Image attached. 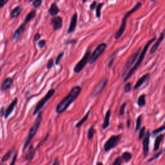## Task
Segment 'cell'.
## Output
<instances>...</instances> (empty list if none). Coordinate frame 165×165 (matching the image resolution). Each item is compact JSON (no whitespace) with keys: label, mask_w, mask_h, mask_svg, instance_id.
I'll return each instance as SVG.
<instances>
[{"label":"cell","mask_w":165,"mask_h":165,"mask_svg":"<svg viewBox=\"0 0 165 165\" xmlns=\"http://www.w3.org/2000/svg\"><path fill=\"white\" fill-rule=\"evenodd\" d=\"M131 88H132V83H127L126 84H125V86H124V92H129L130 90H131Z\"/></svg>","instance_id":"d590c367"},{"label":"cell","mask_w":165,"mask_h":165,"mask_svg":"<svg viewBox=\"0 0 165 165\" xmlns=\"http://www.w3.org/2000/svg\"><path fill=\"white\" fill-rule=\"evenodd\" d=\"M96 165H103V164H102V163H101V162H98V163H97Z\"/></svg>","instance_id":"681fc988"},{"label":"cell","mask_w":165,"mask_h":165,"mask_svg":"<svg viewBox=\"0 0 165 165\" xmlns=\"http://www.w3.org/2000/svg\"><path fill=\"white\" fill-rule=\"evenodd\" d=\"M48 14L50 16H54L59 14L60 12V9L58 8V7H57L56 3L53 2L51 4L50 8H48Z\"/></svg>","instance_id":"d6986e66"},{"label":"cell","mask_w":165,"mask_h":165,"mask_svg":"<svg viewBox=\"0 0 165 165\" xmlns=\"http://www.w3.org/2000/svg\"><path fill=\"white\" fill-rule=\"evenodd\" d=\"M94 133H95V129L93 128V126H92L90 128L88 129V139L89 140L92 139L93 136H94Z\"/></svg>","instance_id":"f1b7e54d"},{"label":"cell","mask_w":165,"mask_h":165,"mask_svg":"<svg viewBox=\"0 0 165 165\" xmlns=\"http://www.w3.org/2000/svg\"><path fill=\"white\" fill-rule=\"evenodd\" d=\"M17 152H16L15 154H14V156L13 157V159H12V160L11 164L9 165H15L16 161L17 160Z\"/></svg>","instance_id":"b9f144b4"},{"label":"cell","mask_w":165,"mask_h":165,"mask_svg":"<svg viewBox=\"0 0 165 165\" xmlns=\"http://www.w3.org/2000/svg\"><path fill=\"white\" fill-rule=\"evenodd\" d=\"M141 52V48H139V50H137L136 52L132 53V54L130 56V57H129V58L128 59L127 61L126 62L125 65H124L123 70L121 71V75L123 77L126 74L128 73L129 71H130V69L131 68V66L133 65V63H134V62L136 61L137 57L139 56Z\"/></svg>","instance_id":"5b68a950"},{"label":"cell","mask_w":165,"mask_h":165,"mask_svg":"<svg viewBox=\"0 0 165 165\" xmlns=\"http://www.w3.org/2000/svg\"><path fill=\"white\" fill-rule=\"evenodd\" d=\"M8 2V0H0V9L5 5V4L7 3Z\"/></svg>","instance_id":"7bdbcfd3"},{"label":"cell","mask_w":165,"mask_h":165,"mask_svg":"<svg viewBox=\"0 0 165 165\" xmlns=\"http://www.w3.org/2000/svg\"><path fill=\"white\" fill-rule=\"evenodd\" d=\"M17 103V98L16 97L15 99L11 102V103L7 107V110L5 111V119H8V118L10 116V115L12 114L13 110H14L15 107L16 106Z\"/></svg>","instance_id":"e0dca14e"},{"label":"cell","mask_w":165,"mask_h":165,"mask_svg":"<svg viewBox=\"0 0 165 165\" xmlns=\"http://www.w3.org/2000/svg\"><path fill=\"white\" fill-rule=\"evenodd\" d=\"M90 56H91V51L90 49L88 48L87 52H85V53H84V56L81 58V60L79 61L78 63L74 66V72L75 73H79L81 71H82L84 69L87 64L88 63Z\"/></svg>","instance_id":"52a82bcc"},{"label":"cell","mask_w":165,"mask_h":165,"mask_svg":"<svg viewBox=\"0 0 165 165\" xmlns=\"http://www.w3.org/2000/svg\"><path fill=\"white\" fill-rule=\"evenodd\" d=\"M149 76H150V74L148 73H147V74H145L144 75H142V76L137 81L133 89H134V90H137V88H139L140 87H141L142 84L145 83V82L146 81V80L149 78Z\"/></svg>","instance_id":"ffe728a7"},{"label":"cell","mask_w":165,"mask_h":165,"mask_svg":"<svg viewBox=\"0 0 165 165\" xmlns=\"http://www.w3.org/2000/svg\"><path fill=\"white\" fill-rule=\"evenodd\" d=\"M142 123V115H139L137 118L136 121V131H138L141 129V126Z\"/></svg>","instance_id":"4dcf8cb0"},{"label":"cell","mask_w":165,"mask_h":165,"mask_svg":"<svg viewBox=\"0 0 165 165\" xmlns=\"http://www.w3.org/2000/svg\"><path fill=\"white\" fill-rule=\"evenodd\" d=\"M42 115H43V112H40L38 114L36 119H35V122L32 125V127L30 128L29 132L28 133V136L26 138V140L25 141V143L23 145V150H25L26 148H27L29 144L30 143L31 141H32L34 137L35 136V134H36V133L38 130V129L40 127V124H41V123L42 121Z\"/></svg>","instance_id":"7a4b0ae2"},{"label":"cell","mask_w":165,"mask_h":165,"mask_svg":"<svg viewBox=\"0 0 165 165\" xmlns=\"http://www.w3.org/2000/svg\"><path fill=\"white\" fill-rule=\"evenodd\" d=\"M164 123H165V121H164Z\"/></svg>","instance_id":"f907efd6"},{"label":"cell","mask_w":165,"mask_h":165,"mask_svg":"<svg viewBox=\"0 0 165 165\" xmlns=\"http://www.w3.org/2000/svg\"><path fill=\"white\" fill-rule=\"evenodd\" d=\"M163 138H164L163 135H160L158 137H157V138L155 139V143H154V149L155 151L159 150L160 144V142H161V141H163Z\"/></svg>","instance_id":"d4e9b609"},{"label":"cell","mask_w":165,"mask_h":165,"mask_svg":"<svg viewBox=\"0 0 165 165\" xmlns=\"http://www.w3.org/2000/svg\"><path fill=\"white\" fill-rule=\"evenodd\" d=\"M161 154H162V151H160L159 153H158V154H155V155L153 156L152 158H151L150 159H149V160H148V161H152L153 160L156 159H157V157H159V155H161Z\"/></svg>","instance_id":"ee69618b"},{"label":"cell","mask_w":165,"mask_h":165,"mask_svg":"<svg viewBox=\"0 0 165 165\" xmlns=\"http://www.w3.org/2000/svg\"><path fill=\"white\" fill-rule=\"evenodd\" d=\"M53 66V59L49 60L48 61V63L47 65V69L48 70H50Z\"/></svg>","instance_id":"ab89813d"},{"label":"cell","mask_w":165,"mask_h":165,"mask_svg":"<svg viewBox=\"0 0 165 165\" xmlns=\"http://www.w3.org/2000/svg\"><path fill=\"white\" fill-rule=\"evenodd\" d=\"M164 150H165V148H164Z\"/></svg>","instance_id":"816d5d0a"},{"label":"cell","mask_w":165,"mask_h":165,"mask_svg":"<svg viewBox=\"0 0 165 165\" xmlns=\"http://www.w3.org/2000/svg\"><path fill=\"white\" fill-rule=\"evenodd\" d=\"M35 16H36V11H35V9H33L29 13L27 16H26L23 23L26 25L28 23H29L31 20H33L35 17Z\"/></svg>","instance_id":"cb8c5ba5"},{"label":"cell","mask_w":165,"mask_h":165,"mask_svg":"<svg viewBox=\"0 0 165 165\" xmlns=\"http://www.w3.org/2000/svg\"><path fill=\"white\" fill-rule=\"evenodd\" d=\"M155 37L152 38L151 39H150V41H148V43L146 44V45L145 46L143 50H142V51L141 52L140 55L139 56V58H138V60H137V62L136 63L134 66H133V67L131 70H130V71H129L127 75L126 78L124 79V81H127L128 79H130L132 77V75L135 73V72L137 70V69L139 67V66L142 63V60H143V59L145 58L146 53L147 50H148L149 47L151 45V44L155 41Z\"/></svg>","instance_id":"3957f363"},{"label":"cell","mask_w":165,"mask_h":165,"mask_svg":"<svg viewBox=\"0 0 165 165\" xmlns=\"http://www.w3.org/2000/svg\"><path fill=\"white\" fill-rule=\"evenodd\" d=\"M145 130H146V128L145 127H143L140 129L139 134V139H142V138L144 137L145 135Z\"/></svg>","instance_id":"836d02e7"},{"label":"cell","mask_w":165,"mask_h":165,"mask_svg":"<svg viewBox=\"0 0 165 165\" xmlns=\"http://www.w3.org/2000/svg\"><path fill=\"white\" fill-rule=\"evenodd\" d=\"M81 92V88L79 86H75L72 88L69 94L64 97L57 105L56 112L57 114H60L67 110L69 106L77 99V97Z\"/></svg>","instance_id":"6da1fadb"},{"label":"cell","mask_w":165,"mask_h":165,"mask_svg":"<svg viewBox=\"0 0 165 165\" xmlns=\"http://www.w3.org/2000/svg\"><path fill=\"white\" fill-rule=\"evenodd\" d=\"M41 38V35L39 33H36L34 36V41H38Z\"/></svg>","instance_id":"f6af8a7d"},{"label":"cell","mask_w":165,"mask_h":165,"mask_svg":"<svg viewBox=\"0 0 165 165\" xmlns=\"http://www.w3.org/2000/svg\"><path fill=\"white\" fill-rule=\"evenodd\" d=\"M123 162V159L121 157H118L116 159L114 160V163H112V165H121Z\"/></svg>","instance_id":"8d00e7d4"},{"label":"cell","mask_w":165,"mask_h":165,"mask_svg":"<svg viewBox=\"0 0 165 165\" xmlns=\"http://www.w3.org/2000/svg\"><path fill=\"white\" fill-rule=\"evenodd\" d=\"M26 24L23 23L19 26L18 28L16 30L15 32L14 33V34H13V36H12V41H13L17 42L20 39V38L21 36V35L23 34V33L24 32V31L26 28Z\"/></svg>","instance_id":"4fadbf2b"},{"label":"cell","mask_w":165,"mask_h":165,"mask_svg":"<svg viewBox=\"0 0 165 165\" xmlns=\"http://www.w3.org/2000/svg\"><path fill=\"white\" fill-rule=\"evenodd\" d=\"M104 5L103 3H100L98 4L96 7V15L97 17H100L101 16V9L102 7V6Z\"/></svg>","instance_id":"f546056e"},{"label":"cell","mask_w":165,"mask_h":165,"mask_svg":"<svg viewBox=\"0 0 165 165\" xmlns=\"http://www.w3.org/2000/svg\"><path fill=\"white\" fill-rule=\"evenodd\" d=\"M36 150H37L36 148H34L32 145H30L29 146V149L27 151H26L25 154V160H28V161L32 160L34 157V155L35 154V151H36Z\"/></svg>","instance_id":"2e32d148"},{"label":"cell","mask_w":165,"mask_h":165,"mask_svg":"<svg viewBox=\"0 0 165 165\" xmlns=\"http://www.w3.org/2000/svg\"><path fill=\"white\" fill-rule=\"evenodd\" d=\"M146 96L145 94H142L138 98L137 104L139 107H142L146 105Z\"/></svg>","instance_id":"4316f807"},{"label":"cell","mask_w":165,"mask_h":165,"mask_svg":"<svg viewBox=\"0 0 165 165\" xmlns=\"http://www.w3.org/2000/svg\"><path fill=\"white\" fill-rule=\"evenodd\" d=\"M90 110H88V112L85 114V115H84V116L76 124V125H75V127H76V128L81 127L83 125V124L87 121V119H88L89 115H90Z\"/></svg>","instance_id":"484cf974"},{"label":"cell","mask_w":165,"mask_h":165,"mask_svg":"<svg viewBox=\"0 0 165 165\" xmlns=\"http://www.w3.org/2000/svg\"><path fill=\"white\" fill-rule=\"evenodd\" d=\"M107 83H108V78H104L103 79H102L99 83L96 86L94 89H93L90 95L91 97L95 98L98 96H99L106 86Z\"/></svg>","instance_id":"30bf717a"},{"label":"cell","mask_w":165,"mask_h":165,"mask_svg":"<svg viewBox=\"0 0 165 165\" xmlns=\"http://www.w3.org/2000/svg\"><path fill=\"white\" fill-rule=\"evenodd\" d=\"M127 104L126 103H123L122 106H121V108L119 109V115H123L124 113V110H125Z\"/></svg>","instance_id":"f35d334b"},{"label":"cell","mask_w":165,"mask_h":165,"mask_svg":"<svg viewBox=\"0 0 165 165\" xmlns=\"http://www.w3.org/2000/svg\"><path fill=\"white\" fill-rule=\"evenodd\" d=\"M48 136H49V133H47V135H46V136H45V137H44V139L42 141L40 142H39V144H38V145L37 146V147H36V150H38V148H40V146H41L44 143V142L46 141V140L48 139Z\"/></svg>","instance_id":"60d3db41"},{"label":"cell","mask_w":165,"mask_h":165,"mask_svg":"<svg viewBox=\"0 0 165 165\" xmlns=\"http://www.w3.org/2000/svg\"><path fill=\"white\" fill-rule=\"evenodd\" d=\"M121 157H122L123 160H124V161L125 163H127L129 161V160H131L132 154L130 152H128V151H125V152H124L122 154Z\"/></svg>","instance_id":"83f0119b"},{"label":"cell","mask_w":165,"mask_h":165,"mask_svg":"<svg viewBox=\"0 0 165 165\" xmlns=\"http://www.w3.org/2000/svg\"><path fill=\"white\" fill-rule=\"evenodd\" d=\"M106 47H107L106 44L105 43H102L99 44L95 49L94 51L91 53L90 59H89L88 63L90 65L94 63L97 60V59L102 54V53L105 52V49L106 48Z\"/></svg>","instance_id":"ba28073f"},{"label":"cell","mask_w":165,"mask_h":165,"mask_svg":"<svg viewBox=\"0 0 165 165\" xmlns=\"http://www.w3.org/2000/svg\"><path fill=\"white\" fill-rule=\"evenodd\" d=\"M150 133L149 131H147L145 133L143 139V142H142V146H143V155L146 157L148 154L149 152V141H150Z\"/></svg>","instance_id":"7c38bea8"},{"label":"cell","mask_w":165,"mask_h":165,"mask_svg":"<svg viewBox=\"0 0 165 165\" xmlns=\"http://www.w3.org/2000/svg\"><path fill=\"white\" fill-rule=\"evenodd\" d=\"M164 38H165V29L162 31V32H161V34H160L159 39H157V41L155 42L154 45L151 48L150 51V53H154V52H156V50H157V48H159L160 44L161 43V42L163 41Z\"/></svg>","instance_id":"9a60e30c"},{"label":"cell","mask_w":165,"mask_h":165,"mask_svg":"<svg viewBox=\"0 0 165 165\" xmlns=\"http://www.w3.org/2000/svg\"><path fill=\"white\" fill-rule=\"evenodd\" d=\"M13 81H14V79H13L12 78H7V79H5V81L3 82L2 84L1 90L3 92H5L8 90H9L10 88L12 85Z\"/></svg>","instance_id":"ac0fdd59"},{"label":"cell","mask_w":165,"mask_h":165,"mask_svg":"<svg viewBox=\"0 0 165 165\" xmlns=\"http://www.w3.org/2000/svg\"><path fill=\"white\" fill-rule=\"evenodd\" d=\"M164 130H165V125L160 127V128H158L156 129V130H154L153 132H152V134L153 135H157V134H158V133L162 132Z\"/></svg>","instance_id":"d6a6232c"},{"label":"cell","mask_w":165,"mask_h":165,"mask_svg":"<svg viewBox=\"0 0 165 165\" xmlns=\"http://www.w3.org/2000/svg\"><path fill=\"white\" fill-rule=\"evenodd\" d=\"M23 11V7L21 6H17L11 11V16L12 19H16L18 17Z\"/></svg>","instance_id":"7402d4cb"},{"label":"cell","mask_w":165,"mask_h":165,"mask_svg":"<svg viewBox=\"0 0 165 165\" xmlns=\"http://www.w3.org/2000/svg\"><path fill=\"white\" fill-rule=\"evenodd\" d=\"M38 45L40 48H43L44 46L46 45V40H44V39L40 40V41H39V42L38 43Z\"/></svg>","instance_id":"74e56055"},{"label":"cell","mask_w":165,"mask_h":165,"mask_svg":"<svg viewBox=\"0 0 165 165\" xmlns=\"http://www.w3.org/2000/svg\"><path fill=\"white\" fill-rule=\"evenodd\" d=\"M65 54V53L63 52H61L60 53H59L58 56H57V57H56V61H55V63L56 65H60V61L61 60V59L63 58V57Z\"/></svg>","instance_id":"1f68e13d"},{"label":"cell","mask_w":165,"mask_h":165,"mask_svg":"<svg viewBox=\"0 0 165 165\" xmlns=\"http://www.w3.org/2000/svg\"><path fill=\"white\" fill-rule=\"evenodd\" d=\"M141 7V3L138 2L136 3V5L133 7L131 10H130L126 13V14L124 15V16L123 17V18L122 20V23H121V26H120L119 29L117 31V32L115 34V39H118L119 38H120V37H121L123 35V34L124 33V30H125V29H126L127 20L128 17V16H130V15L133 14V13H134L136 11L139 9Z\"/></svg>","instance_id":"277c9868"},{"label":"cell","mask_w":165,"mask_h":165,"mask_svg":"<svg viewBox=\"0 0 165 165\" xmlns=\"http://www.w3.org/2000/svg\"><path fill=\"white\" fill-rule=\"evenodd\" d=\"M52 165H60V163L59 160L57 159H56Z\"/></svg>","instance_id":"7dc6e473"},{"label":"cell","mask_w":165,"mask_h":165,"mask_svg":"<svg viewBox=\"0 0 165 165\" xmlns=\"http://www.w3.org/2000/svg\"><path fill=\"white\" fill-rule=\"evenodd\" d=\"M54 93H55L54 89L52 88V89H50V90H49L47 92V93H46V95L44 96L42 98V99L38 102V104L34 110L33 115L39 114L40 112V111H41V110L43 108V107L44 106V105L47 103V102L50 99V98L53 96Z\"/></svg>","instance_id":"8992f818"},{"label":"cell","mask_w":165,"mask_h":165,"mask_svg":"<svg viewBox=\"0 0 165 165\" xmlns=\"http://www.w3.org/2000/svg\"><path fill=\"white\" fill-rule=\"evenodd\" d=\"M42 3H43L42 0H35V1L33 2V3H32V5L34 8H38L41 6Z\"/></svg>","instance_id":"e575fe53"},{"label":"cell","mask_w":165,"mask_h":165,"mask_svg":"<svg viewBox=\"0 0 165 165\" xmlns=\"http://www.w3.org/2000/svg\"><path fill=\"white\" fill-rule=\"evenodd\" d=\"M76 43V41L75 40H69V41H67L66 42V44H70V43Z\"/></svg>","instance_id":"c3c4849f"},{"label":"cell","mask_w":165,"mask_h":165,"mask_svg":"<svg viewBox=\"0 0 165 165\" xmlns=\"http://www.w3.org/2000/svg\"><path fill=\"white\" fill-rule=\"evenodd\" d=\"M122 135H115L111 136L109 139L106 141L104 145V149L105 151H108L115 148L119 143L121 139Z\"/></svg>","instance_id":"9c48e42d"},{"label":"cell","mask_w":165,"mask_h":165,"mask_svg":"<svg viewBox=\"0 0 165 165\" xmlns=\"http://www.w3.org/2000/svg\"><path fill=\"white\" fill-rule=\"evenodd\" d=\"M78 23V13L75 12L73 14L72 18L70 20V23L69 26V29L67 30V33H72L74 32L75 29H76V26Z\"/></svg>","instance_id":"5bb4252c"},{"label":"cell","mask_w":165,"mask_h":165,"mask_svg":"<svg viewBox=\"0 0 165 165\" xmlns=\"http://www.w3.org/2000/svg\"><path fill=\"white\" fill-rule=\"evenodd\" d=\"M110 115H111V110H110V109H108V110H107V112H106L104 122H103V123H102V127L104 129V130L106 129L110 125Z\"/></svg>","instance_id":"44dd1931"},{"label":"cell","mask_w":165,"mask_h":165,"mask_svg":"<svg viewBox=\"0 0 165 165\" xmlns=\"http://www.w3.org/2000/svg\"><path fill=\"white\" fill-rule=\"evenodd\" d=\"M50 24L52 26L53 30L56 32L61 29L63 25V18L60 16H54L51 19Z\"/></svg>","instance_id":"8fae6325"},{"label":"cell","mask_w":165,"mask_h":165,"mask_svg":"<svg viewBox=\"0 0 165 165\" xmlns=\"http://www.w3.org/2000/svg\"><path fill=\"white\" fill-rule=\"evenodd\" d=\"M14 151H15V147L14 146L13 148H12L9 151H8L3 156V157L2 158V160H1V163H6L7 160L10 159L11 155H12L13 153H14Z\"/></svg>","instance_id":"603a6c76"},{"label":"cell","mask_w":165,"mask_h":165,"mask_svg":"<svg viewBox=\"0 0 165 165\" xmlns=\"http://www.w3.org/2000/svg\"><path fill=\"white\" fill-rule=\"evenodd\" d=\"M96 7H97V2H93L90 5V8L91 10H93V9H95Z\"/></svg>","instance_id":"bcb514c9"}]
</instances>
